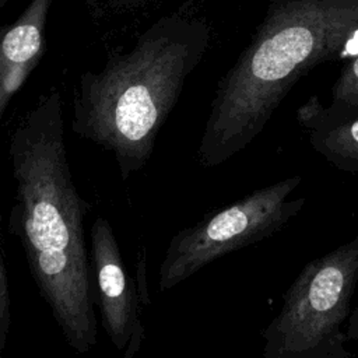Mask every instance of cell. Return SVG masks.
Returning a JSON list of instances; mask_svg holds the SVG:
<instances>
[{
  "mask_svg": "<svg viewBox=\"0 0 358 358\" xmlns=\"http://www.w3.org/2000/svg\"><path fill=\"white\" fill-rule=\"evenodd\" d=\"M301 182L302 176L294 175L257 189L176 232L159 266V291H169L213 260L280 231L305 204V197H291Z\"/></svg>",
  "mask_w": 358,
  "mask_h": 358,
  "instance_id": "4",
  "label": "cell"
},
{
  "mask_svg": "<svg viewBox=\"0 0 358 358\" xmlns=\"http://www.w3.org/2000/svg\"><path fill=\"white\" fill-rule=\"evenodd\" d=\"M90 266L101 324L113 347L131 358L140 350L144 326L116 236L105 217H96L90 229Z\"/></svg>",
  "mask_w": 358,
  "mask_h": 358,
  "instance_id": "5",
  "label": "cell"
},
{
  "mask_svg": "<svg viewBox=\"0 0 358 358\" xmlns=\"http://www.w3.org/2000/svg\"><path fill=\"white\" fill-rule=\"evenodd\" d=\"M330 108L358 109V56L343 70L331 88Z\"/></svg>",
  "mask_w": 358,
  "mask_h": 358,
  "instance_id": "8",
  "label": "cell"
},
{
  "mask_svg": "<svg viewBox=\"0 0 358 358\" xmlns=\"http://www.w3.org/2000/svg\"><path fill=\"white\" fill-rule=\"evenodd\" d=\"M207 48V29L185 14L152 22L134 45L80 76L71 130L112 152L122 180L150 161L157 136Z\"/></svg>",
  "mask_w": 358,
  "mask_h": 358,
  "instance_id": "2",
  "label": "cell"
},
{
  "mask_svg": "<svg viewBox=\"0 0 358 358\" xmlns=\"http://www.w3.org/2000/svg\"><path fill=\"white\" fill-rule=\"evenodd\" d=\"M358 284V235L308 262L263 331L264 358H348L351 298Z\"/></svg>",
  "mask_w": 358,
  "mask_h": 358,
  "instance_id": "3",
  "label": "cell"
},
{
  "mask_svg": "<svg viewBox=\"0 0 358 358\" xmlns=\"http://www.w3.org/2000/svg\"><path fill=\"white\" fill-rule=\"evenodd\" d=\"M157 0H85L96 13H127L152 4Z\"/></svg>",
  "mask_w": 358,
  "mask_h": 358,
  "instance_id": "10",
  "label": "cell"
},
{
  "mask_svg": "<svg viewBox=\"0 0 358 358\" xmlns=\"http://www.w3.org/2000/svg\"><path fill=\"white\" fill-rule=\"evenodd\" d=\"M3 218L0 214V355L4 351L8 330H10V291H8V278L7 268L3 252V234H1Z\"/></svg>",
  "mask_w": 358,
  "mask_h": 358,
  "instance_id": "9",
  "label": "cell"
},
{
  "mask_svg": "<svg viewBox=\"0 0 358 358\" xmlns=\"http://www.w3.org/2000/svg\"><path fill=\"white\" fill-rule=\"evenodd\" d=\"M52 1L31 0L13 22L0 25V122L43 56Z\"/></svg>",
  "mask_w": 358,
  "mask_h": 358,
  "instance_id": "6",
  "label": "cell"
},
{
  "mask_svg": "<svg viewBox=\"0 0 358 358\" xmlns=\"http://www.w3.org/2000/svg\"><path fill=\"white\" fill-rule=\"evenodd\" d=\"M8 1H10V0H0V11L6 7V4H7Z\"/></svg>",
  "mask_w": 358,
  "mask_h": 358,
  "instance_id": "13",
  "label": "cell"
},
{
  "mask_svg": "<svg viewBox=\"0 0 358 358\" xmlns=\"http://www.w3.org/2000/svg\"><path fill=\"white\" fill-rule=\"evenodd\" d=\"M296 117L317 154L337 169L358 171V109L323 106L317 96H310Z\"/></svg>",
  "mask_w": 358,
  "mask_h": 358,
  "instance_id": "7",
  "label": "cell"
},
{
  "mask_svg": "<svg viewBox=\"0 0 358 358\" xmlns=\"http://www.w3.org/2000/svg\"><path fill=\"white\" fill-rule=\"evenodd\" d=\"M347 323H348V329L345 333L348 336V340H358V306L355 308V310L350 313Z\"/></svg>",
  "mask_w": 358,
  "mask_h": 358,
  "instance_id": "12",
  "label": "cell"
},
{
  "mask_svg": "<svg viewBox=\"0 0 358 358\" xmlns=\"http://www.w3.org/2000/svg\"><path fill=\"white\" fill-rule=\"evenodd\" d=\"M15 199L8 229L62 336L78 354L98 344L84 220L90 204L73 180L59 91L42 96L15 124L8 143Z\"/></svg>",
  "mask_w": 358,
  "mask_h": 358,
  "instance_id": "1",
  "label": "cell"
},
{
  "mask_svg": "<svg viewBox=\"0 0 358 358\" xmlns=\"http://www.w3.org/2000/svg\"><path fill=\"white\" fill-rule=\"evenodd\" d=\"M341 57H351L358 56V29L352 31L348 38L343 42V48L338 53Z\"/></svg>",
  "mask_w": 358,
  "mask_h": 358,
  "instance_id": "11",
  "label": "cell"
}]
</instances>
